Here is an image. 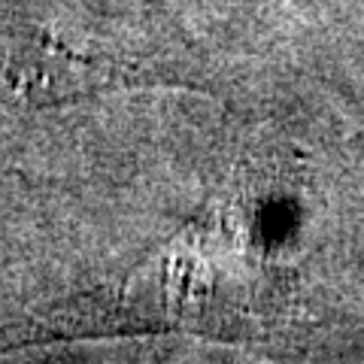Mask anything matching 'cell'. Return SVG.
I'll use <instances>...</instances> for the list:
<instances>
[{"label": "cell", "mask_w": 364, "mask_h": 364, "mask_svg": "<svg viewBox=\"0 0 364 364\" xmlns=\"http://www.w3.org/2000/svg\"><path fill=\"white\" fill-rule=\"evenodd\" d=\"M140 85L179 82L158 67L73 49L43 28H13L0 33V100L9 104L55 107Z\"/></svg>", "instance_id": "1"}]
</instances>
